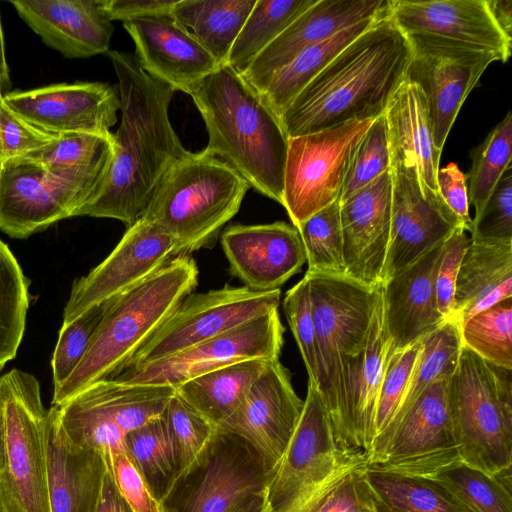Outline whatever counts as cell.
I'll return each mask as SVG.
<instances>
[{
  "label": "cell",
  "instance_id": "1",
  "mask_svg": "<svg viewBox=\"0 0 512 512\" xmlns=\"http://www.w3.org/2000/svg\"><path fill=\"white\" fill-rule=\"evenodd\" d=\"M106 54L118 78L121 121L104 185L75 216L117 219L129 227L143 217L165 172L190 151L169 118L175 90L147 74L134 55Z\"/></svg>",
  "mask_w": 512,
  "mask_h": 512
},
{
  "label": "cell",
  "instance_id": "2",
  "mask_svg": "<svg viewBox=\"0 0 512 512\" xmlns=\"http://www.w3.org/2000/svg\"><path fill=\"white\" fill-rule=\"evenodd\" d=\"M412 55L390 13L348 44L297 95L280 119L289 138L383 115Z\"/></svg>",
  "mask_w": 512,
  "mask_h": 512
},
{
  "label": "cell",
  "instance_id": "3",
  "mask_svg": "<svg viewBox=\"0 0 512 512\" xmlns=\"http://www.w3.org/2000/svg\"><path fill=\"white\" fill-rule=\"evenodd\" d=\"M190 96L207 130L204 151L282 205L289 137L280 117L227 64L197 83Z\"/></svg>",
  "mask_w": 512,
  "mask_h": 512
},
{
  "label": "cell",
  "instance_id": "4",
  "mask_svg": "<svg viewBox=\"0 0 512 512\" xmlns=\"http://www.w3.org/2000/svg\"><path fill=\"white\" fill-rule=\"evenodd\" d=\"M197 283L195 260L190 255H180L138 285L107 301L83 358L53 390L52 406L62 405L97 381L119 375Z\"/></svg>",
  "mask_w": 512,
  "mask_h": 512
},
{
  "label": "cell",
  "instance_id": "5",
  "mask_svg": "<svg viewBox=\"0 0 512 512\" xmlns=\"http://www.w3.org/2000/svg\"><path fill=\"white\" fill-rule=\"evenodd\" d=\"M249 188L223 161L189 152L165 172L142 218L173 238L174 257L189 255L214 243Z\"/></svg>",
  "mask_w": 512,
  "mask_h": 512
},
{
  "label": "cell",
  "instance_id": "6",
  "mask_svg": "<svg viewBox=\"0 0 512 512\" xmlns=\"http://www.w3.org/2000/svg\"><path fill=\"white\" fill-rule=\"evenodd\" d=\"M50 408L37 378L20 369L0 377V509L50 512L47 437Z\"/></svg>",
  "mask_w": 512,
  "mask_h": 512
},
{
  "label": "cell",
  "instance_id": "7",
  "mask_svg": "<svg viewBox=\"0 0 512 512\" xmlns=\"http://www.w3.org/2000/svg\"><path fill=\"white\" fill-rule=\"evenodd\" d=\"M449 407L461 462L489 476L512 467V370L462 346L449 381Z\"/></svg>",
  "mask_w": 512,
  "mask_h": 512
},
{
  "label": "cell",
  "instance_id": "8",
  "mask_svg": "<svg viewBox=\"0 0 512 512\" xmlns=\"http://www.w3.org/2000/svg\"><path fill=\"white\" fill-rule=\"evenodd\" d=\"M365 461L339 442L318 387L308 381L300 420L266 489V512H306L340 473Z\"/></svg>",
  "mask_w": 512,
  "mask_h": 512
},
{
  "label": "cell",
  "instance_id": "9",
  "mask_svg": "<svg viewBox=\"0 0 512 512\" xmlns=\"http://www.w3.org/2000/svg\"><path fill=\"white\" fill-rule=\"evenodd\" d=\"M305 277L318 345L319 391L336 435L344 362L366 341L382 283L370 287L347 276L310 272Z\"/></svg>",
  "mask_w": 512,
  "mask_h": 512
},
{
  "label": "cell",
  "instance_id": "10",
  "mask_svg": "<svg viewBox=\"0 0 512 512\" xmlns=\"http://www.w3.org/2000/svg\"><path fill=\"white\" fill-rule=\"evenodd\" d=\"M175 392L171 386L106 379L50 409L57 431L69 444L108 456L126 452L128 433L160 418Z\"/></svg>",
  "mask_w": 512,
  "mask_h": 512
},
{
  "label": "cell",
  "instance_id": "11",
  "mask_svg": "<svg viewBox=\"0 0 512 512\" xmlns=\"http://www.w3.org/2000/svg\"><path fill=\"white\" fill-rule=\"evenodd\" d=\"M271 476L248 443L217 430L195 463L176 478L159 503L160 512H231L266 493Z\"/></svg>",
  "mask_w": 512,
  "mask_h": 512
},
{
  "label": "cell",
  "instance_id": "12",
  "mask_svg": "<svg viewBox=\"0 0 512 512\" xmlns=\"http://www.w3.org/2000/svg\"><path fill=\"white\" fill-rule=\"evenodd\" d=\"M280 298V289L255 291L246 286L225 285L191 293L131 357L125 369L166 358L278 309Z\"/></svg>",
  "mask_w": 512,
  "mask_h": 512
},
{
  "label": "cell",
  "instance_id": "13",
  "mask_svg": "<svg viewBox=\"0 0 512 512\" xmlns=\"http://www.w3.org/2000/svg\"><path fill=\"white\" fill-rule=\"evenodd\" d=\"M374 120L289 138L282 206L294 227L339 200L353 151Z\"/></svg>",
  "mask_w": 512,
  "mask_h": 512
},
{
  "label": "cell",
  "instance_id": "14",
  "mask_svg": "<svg viewBox=\"0 0 512 512\" xmlns=\"http://www.w3.org/2000/svg\"><path fill=\"white\" fill-rule=\"evenodd\" d=\"M449 381L428 386L373 445L367 466L412 475H424L460 461L454 437Z\"/></svg>",
  "mask_w": 512,
  "mask_h": 512
},
{
  "label": "cell",
  "instance_id": "15",
  "mask_svg": "<svg viewBox=\"0 0 512 512\" xmlns=\"http://www.w3.org/2000/svg\"><path fill=\"white\" fill-rule=\"evenodd\" d=\"M407 37L412 55L405 79L425 95L434 144L442 151L465 99L487 67L502 60L493 51L460 42L428 35Z\"/></svg>",
  "mask_w": 512,
  "mask_h": 512
},
{
  "label": "cell",
  "instance_id": "16",
  "mask_svg": "<svg viewBox=\"0 0 512 512\" xmlns=\"http://www.w3.org/2000/svg\"><path fill=\"white\" fill-rule=\"evenodd\" d=\"M284 332L278 309H275L176 354L125 369L112 379L176 388L192 378L236 362L279 359Z\"/></svg>",
  "mask_w": 512,
  "mask_h": 512
},
{
  "label": "cell",
  "instance_id": "17",
  "mask_svg": "<svg viewBox=\"0 0 512 512\" xmlns=\"http://www.w3.org/2000/svg\"><path fill=\"white\" fill-rule=\"evenodd\" d=\"M390 169L391 228L382 283L442 244L457 227H465L439 193L422 184L414 165L394 160Z\"/></svg>",
  "mask_w": 512,
  "mask_h": 512
},
{
  "label": "cell",
  "instance_id": "18",
  "mask_svg": "<svg viewBox=\"0 0 512 512\" xmlns=\"http://www.w3.org/2000/svg\"><path fill=\"white\" fill-rule=\"evenodd\" d=\"M174 251L175 242L168 233L151 221L139 219L127 227L100 264L74 281L62 324L138 285L174 258Z\"/></svg>",
  "mask_w": 512,
  "mask_h": 512
},
{
  "label": "cell",
  "instance_id": "19",
  "mask_svg": "<svg viewBox=\"0 0 512 512\" xmlns=\"http://www.w3.org/2000/svg\"><path fill=\"white\" fill-rule=\"evenodd\" d=\"M304 407L290 372L273 360L235 412L217 428L248 443L273 473L294 434Z\"/></svg>",
  "mask_w": 512,
  "mask_h": 512
},
{
  "label": "cell",
  "instance_id": "20",
  "mask_svg": "<svg viewBox=\"0 0 512 512\" xmlns=\"http://www.w3.org/2000/svg\"><path fill=\"white\" fill-rule=\"evenodd\" d=\"M8 106L35 127L54 135H110L121 104L113 87L101 82L54 84L4 93Z\"/></svg>",
  "mask_w": 512,
  "mask_h": 512
},
{
  "label": "cell",
  "instance_id": "21",
  "mask_svg": "<svg viewBox=\"0 0 512 512\" xmlns=\"http://www.w3.org/2000/svg\"><path fill=\"white\" fill-rule=\"evenodd\" d=\"M77 195L30 157L0 160V230L24 239L74 217Z\"/></svg>",
  "mask_w": 512,
  "mask_h": 512
},
{
  "label": "cell",
  "instance_id": "22",
  "mask_svg": "<svg viewBox=\"0 0 512 512\" xmlns=\"http://www.w3.org/2000/svg\"><path fill=\"white\" fill-rule=\"evenodd\" d=\"M391 347L381 284L366 341L344 362L342 410L336 433L344 447L361 451L366 457L375 437L378 394Z\"/></svg>",
  "mask_w": 512,
  "mask_h": 512
},
{
  "label": "cell",
  "instance_id": "23",
  "mask_svg": "<svg viewBox=\"0 0 512 512\" xmlns=\"http://www.w3.org/2000/svg\"><path fill=\"white\" fill-rule=\"evenodd\" d=\"M391 169L339 201L345 276L366 286L382 283L391 228Z\"/></svg>",
  "mask_w": 512,
  "mask_h": 512
},
{
  "label": "cell",
  "instance_id": "24",
  "mask_svg": "<svg viewBox=\"0 0 512 512\" xmlns=\"http://www.w3.org/2000/svg\"><path fill=\"white\" fill-rule=\"evenodd\" d=\"M221 244L231 274L255 291L280 289L306 262L298 230L283 221L229 226Z\"/></svg>",
  "mask_w": 512,
  "mask_h": 512
},
{
  "label": "cell",
  "instance_id": "25",
  "mask_svg": "<svg viewBox=\"0 0 512 512\" xmlns=\"http://www.w3.org/2000/svg\"><path fill=\"white\" fill-rule=\"evenodd\" d=\"M135 44V58L151 77L190 95L220 65L171 13L122 22Z\"/></svg>",
  "mask_w": 512,
  "mask_h": 512
},
{
  "label": "cell",
  "instance_id": "26",
  "mask_svg": "<svg viewBox=\"0 0 512 512\" xmlns=\"http://www.w3.org/2000/svg\"><path fill=\"white\" fill-rule=\"evenodd\" d=\"M391 0H316L241 74L256 91L299 52L368 19L388 14Z\"/></svg>",
  "mask_w": 512,
  "mask_h": 512
},
{
  "label": "cell",
  "instance_id": "27",
  "mask_svg": "<svg viewBox=\"0 0 512 512\" xmlns=\"http://www.w3.org/2000/svg\"><path fill=\"white\" fill-rule=\"evenodd\" d=\"M390 15L406 35L435 36L511 55L512 39L497 26L486 0H391Z\"/></svg>",
  "mask_w": 512,
  "mask_h": 512
},
{
  "label": "cell",
  "instance_id": "28",
  "mask_svg": "<svg viewBox=\"0 0 512 512\" xmlns=\"http://www.w3.org/2000/svg\"><path fill=\"white\" fill-rule=\"evenodd\" d=\"M20 18L49 47L67 58L107 53L114 31L99 0H13Z\"/></svg>",
  "mask_w": 512,
  "mask_h": 512
},
{
  "label": "cell",
  "instance_id": "29",
  "mask_svg": "<svg viewBox=\"0 0 512 512\" xmlns=\"http://www.w3.org/2000/svg\"><path fill=\"white\" fill-rule=\"evenodd\" d=\"M443 244L382 283L385 322L393 352L421 341L447 321L438 309L435 294Z\"/></svg>",
  "mask_w": 512,
  "mask_h": 512
},
{
  "label": "cell",
  "instance_id": "30",
  "mask_svg": "<svg viewBox=\"0 0 512 512\" xmlns=\"http://www.w3.org/2000/svg\"><path fill=\"white\" fill-rule=\"evenodd\" d=\"M47 465L50 512H97L106 459L97 450L69 444L57 431L51 409Z\"/></svg>",
  "mask_w": 512,
  "mask_h": 512
},
{
  "label": "cell",
  "instance_id": "31",
  "mask_svg": "<svg viewBox=\"0 0 512 512\" xmlns=\"http://www.w3.org/2000/svg\"><path fill=\"white\" fill-rule=\"evenodd\" d=\"M391 161L416 167L423 185L438 192L441 152L435 147L428 103L420 88L405 79L384 113Z\"/></svg>",
  "mask_w": 512,
  "mask_h": 512
},
{
  "label": "cell",
  "instance_id": "32",
  "mask_svg": "<svg viewBox=\"0 0 512 512\" xmlns=\"http://www.w3.org/2000/svg\"><path fill=\"white\" fill-rule=\"evenodd\" d=\"M26 157L42 164L52 177L77 195L83 206L104 185L113 158V133L59 135Z\"/></svg>",
  "mask_w": 512,
  "mask_h": 512
},
{
  "label": "cell",
  "instance_id": "33",
  "mask_svg": "<svg viewBox=\"0 0 512 512\" xmlns=\"http://www.w3.org/2000/svg\"><path fill=\"white\" fill-rule=\"evenodd\" d=\"M508 298H512V242H469L457 276L452 320L460 326Z\"/></svg>",
  "mask_w": 512,
  "mask_h": 512
},
{
  "label": "cell",
  "instance_id": "34",
  "mask_svg": "<svg viewBox=\"0 0 512 512\" xmlns=\"http://www.w3.org/2000/svg\"><path fill=\"white\" fill-rule=\"evenodd\" d=\"M271 361L251 359L223 366L179 385L176 394L218 427L235 412Z\"/></svg>",
  "mask_w": 512,
  "mask_h": 512
},
{
  "label": "cell",
  "instance_id": "35",
  "mask_svg": "<svg viewBox=\"0 0 512 512\" xmlns=\"http://www.w3.org/2000/svg\"><path fill=\"white\" fill-rule=\"evenodd\" d=\"M256 0H177L172 16L214 59L225 65Z\"/></svg>",
  "mask_w": 512,
  "mask_h": 512
},
{
  "label": "cell",
  "instance_id": "36",
  "mask_svg": "<svg viewBox=\"0 0 512 512\" xmlns=\"http://www.w3.org/2000/svg\"><path fill=\"white\" fill-rule=\"evenodd\" d=\"M378 18L352 25L324 41L305 48L276 71L257 92L272 111L281 117L305 86Z\"/></svg>",
  "mask_w": 512,
  "mask_h": 512
},
{
  "label": "cell",
  "instance_id": "37",
  "mask_svg": "<svg viewBox=\"0 0 512 512\" xmlns=\"http://www.w3.org/2000/svg\"><path fill=\"white\" fill-rule=\"evenodd\" d=\"M365 480L379 512H467L434 480L365 466Z\"/></svg>",
  "mask_w": 512,
  "mask_h": 512
},
{
  "label": "cell",
  "instance_id": "38",
  "mask_svg": "<svg viewBox=\"0 0 512 512\" xmlns=\"http://www.w3.org/2000/svg\"><path fill=\"white\" fill-rule=\"evenodd\" d=\"M316 0H256L226 64L242 74L253 60Z\"/></svg>",
  "mask_w": 512,
  "mask_h": 512
},
{
  "label": "cell",
  "instance_id": "39",
  "mask_svg": "<svg viewBox=\"0 0 512 512\" xmlns=\"http://www.w3.org/2000/svg\"><path fill=\"white\" fill-rule=\"evenodd\" d=\"M29 279L0 240V371L17 355L29 307Z\"/></svg>",
  "mask_w": 512,
  "mask_h": 512
},
{
  "label": "cell",
  "instance_id": "40",
  "mask_svg": "<svg viewBox=\"0 0 512 512\" xmlns=\"http://www.w3.org/2000/svg\"><path fill=\"white\" fill-rule=\"evenodd\" d=\"M125 448L149 492L160 503L177 478L162 416L128 433Z\"/></svg>",
  "mask_w": 512,
  "mask_h": 512
},
{
  "label": "cell",
  "instance_id": "41",
  "mask_svg": "<svg viewBox=\"0 0 512 512\" xmlns=\"http://www.w3.org/2000/svg\"><path fill=\"white\" fill-rule=\"evenodd\" d=\"M461 350L460 326L454 320L445 321L421 340V350L403 402L392 423L407 410L428 386L436 381L451 378L458 365Z\"/></svg>",
  "mask_w": 512,
  "mask_h": 512
},
{
  "label": "cell",
  "instance_id": "42",
  "mask_svg": "<svg viewBox=\"0 0 512 512\" xmlns=\"http://www.w3.org/2000/svg\"><path fill=\"white\" fill-rule=\"evenodd\" d=\"M419 476L442 485L467 512H512V490L495 476H489L461 461Z\"/></svg>",
  "mask_w": 512,
  "mask_h": 512
},
{
  "label": "cell",
  "instance_id": "43",
  "mask_svg": "<svg viewBox=\"0 0 512 512\" xmlns=\"http://www.w3.org/2000/svg\"><path fill=\"white\" fill-rule=\"evenodd\" d=\"M471 158L472 165L465 176L469 181V204L477 216L506 169L512 166L511 112L471 151Z\"/></svg>",
  "mask_w": 512,
  "mask_h": 512
},
{
  "label": "cell",
  "instance_id": "44",
  "mask_svg": "<svg viewBox=\"0 0 512 512\" xmlns=\"http://www.w3.org/2000/svg\"><path fill=\"white\" fill-rule=\"evenodd\" d=\"M462 346L482 359L512 370V298L498 302L460 325Z\"/></svg>",
  "mask_w": 512,
  "mask_h": 512
},
{
  "label": "cell",
  "instance_id": "45",
  "mask_svg": "<svg viewBox=\"0 0 512 512\" xmlns=\"http://www.w3.org/2000/svg\"><path fill=\"white\" fill-rule=\"evenodd\" d=\"M307 272L345 276L339 200L299 224Z\"/></svg>",
  "mask_w": 512,
  "mask_h": 512
},
{
  "label": "cell",
  "instance_id": "46",
  "mask_svg": "<svg viewBox=\"0 0 512 512\" xmlns=\"http://www.w3.org/2000/svg\"><path fill=\"white\" fill-rule=\"evenodd\" d=\"M162 420L178 477L195 463L218 429L176 392L167 403Z\"/></svg>",
  "mask_w": 512,
  "mask_h": 512
},
{
  "label": "cell",
  "instance_id": "47",
  "mask_svg": "<svg viewBox=\"0 0 512 512\" xmlns=\"http://www.w3.org/2000/svg\"><path fill=\"white\" fill-rule=\"evenodd\" d=\"M391 167L384 115L377 117L356 145L344 178L339 201L363 188Z\"/></svg>",
  "mask_w": 512,
  "mask_h": 512
},
{
  "label": "cell",
  "instance_id": "48",
  "mask_svg": "<svg viewBox=\"0 0 512 512\" xmlns=\"http://www.w3.org/2000/svg\"><path fill=\"white\" fill-rule=\"evenodd\" d=\"M420 350L421 341L395 352L391 347L387 354L377 400L373 445L387 431L400 409Z\"/></svg>",
  "mask_w": 512,
  "mask_h": 512
},
{
  "label": "cell",
  "instance_id": "49",
  "mask_svg": "<svg viewBox=\"0 0 512 512\" xmlns=\"http://www.w3.org/2000/svg\"><path fill=\"white\" fill-rule=\"evenodd\" d=\"M107 302L95 306L68 324H62L51 359L54 389L77 367L106 310Z\"/></svg>",
  "mask_w": 512,
  "mask_h": 512
},
{
  "label": "cell",
  "instance_id": "50",
  "mask_svg": "<svg viewBox=\"0 0 512 512\" xmlns=\"http://www.w3.org/2000/svg\"><path fill=\"white\" fill-rule=\"evenodd\" d=\"M283 309L304 361L308 381L319 389L318 345L311 311L309 283L305 276L286 292Z\"/></svg>",
  "mask_w": 512,
  "mask_h": 512
},
{
  "label": "cell",
  "instance_id": "51",
  "mask_svg": "<svg viewBox=\"0 0 512 512\" xmlns=\"http://www.w3.org/2000/svg\"><path fill=\"white\" fill-rule=\"evenodd\" d=\"M366 465L361 462L340 473L306 512H379L364 477Z\"/></svg>",
  "mask_w": 512,
  "mask_h": 512
},
{
  "label": "cell",
  "instance_id": "52",
  "mask_svg": "<svg viewBox=\"0 0 512 512\" xmlns=\"http://www.w3.org/2000/svg\"><path fill=\"white\" fill-rule=\"evenodd\" d=\"M470 242H512V166L508 167L481 212L472 219Z\"/></svg>",
  "mask_w": 512,
  "mask_h": 512
},
{
  "label": "cell",
  "instance_id": "53",
  "mask_svg": "<svg viewBox=\"0 0 512 512\" xmlns=\"http://www.w3.org/2000/svg\"><path fill=\"white\" fill-rule=\"evenodd\" d=\"M59 135L41 130L13 111L0 90V160L29 155L52 143Z\"/></svg>",
  "mask_w": 512,
  "mask_h": 512
},
{
  "label": "cell",
  "instance_id": "54",
  "mask_svg": "<svg viewBox=\"0 0 512 512\" xmlns=\"http://www.w3.org/2000/svg\"><path fill=\"white\" fill-rule=\"evenodd\" d=\"M469 242L466 228L459 226L443 244L435 275V294L438 309L445 320L453 318L457 276Z\"/></svg>",
  "mask_w": 512,
  "mask_h": 512
},
{
  "label": "cell",
  "instance_id": "55",
  "mask_svg": "<svg viewBox=\"0 0 512 512\" xmlns=\"http://www.w3.org/2000/svg\"><path fill=\"white\" fill-rule=\"evenodd\" d=\"M104 457L119 494L134 512H160L159 502L149 492L126 452Z\"/></svg>",
  "mask_w": 512,
  "mask_h": 512
},
{
  "label": "cell",
  "instance_id": "56",
  "mask_svg": "<svg viewBox=\"0 0 512 512\" xmlns=\"http://www.w3.org/2000/svg\"><path fill=\"white\" fill-rule=\"evenodd\" d=\"M438 193L470 232L469 199L465 174L455 163L439 168L436 177Z\"/></svg>",
  "mask_w": 512,
  "mask_h": 512
},
{
  "label": "cell",
  "instance_id": "57",
  "mask_svg": "<svg viewBox=\"0 0 512 512\" xmlns=\"http://www.w3.org/2000/svg\"><path fill=\"white\" fill-rule=\"evenodd\" d=\"M177 0H99V5L110 21L122 22L160 14H169Z\"/></svg>",
  "mask_w": 512,
  "mask_h": 512
},
{
  "label": "cell",
  "instance_id": "58",
  "mask_svg": "<svg viewBox=\"0 0 512 512\" xmlns=\"http://www.w3.org/2000/svg\"><path fill=\"white\" fill-rule=\"evenodd\" d=\"M97 512H134L119 494L108 468Z\"/></svg>",
  "mask_w": 512,
  "mask_h": 512
},
{
  "label": "cell",
  "instance_id": "59",
  "mask_svg": "<svg viewBox=\"0 0 512 512\" xmlns=\"http://www.w3.org/2000/svg\"><path fill=\"white\" fill-rule=\"evenodd\" d=\"M486 3L499 29L512 39V0H486Z\"/></svg>",
  "mask_w": 512,
  "mask_h": 512
},
{
  "label": "cell",
  "instance_id": "60",
  "mask_svg": "<svg viewBox=\"0 0 512 512\" xmlns=\"http://www.w3.org/2000/svg\"><path fill=\"white\" fill-rule=\"evenodd\" d=\"M231 512H266V493L248 498Z\"/></svg>",
  "mask_w": 512,
  "mask_h": 512
},
{
  "label": "cell",
  "instance_id": "61",
  "mask_svg": "<svg viewBox=\"0 0 512 512\" xmlns=\"http://www.w3.org/2000/svg\"><path fill=\"white\" fill-rule=\"evenodd\" d=\"M11 86L9 68L6 61L4 37L1 25L0 17V90L3 91L5 88Z\"/></svg>",
  "mask_w": 512,
  "mask_h": 512
},
{
  "label": "cell",
  "instance_id": "62",
  "mask_svg": "<svg viewBox=\"0 0 512 512\" xmlns=\"http://www.w3.org/2000/svg\"><path fill=\"white\" fill-rule=\"evenodd\" d=\"M0 512H2L1 509H0Z\"/></svg>",
  "mask_w": 512,
  "mask_h": 512
}]
</instances>
